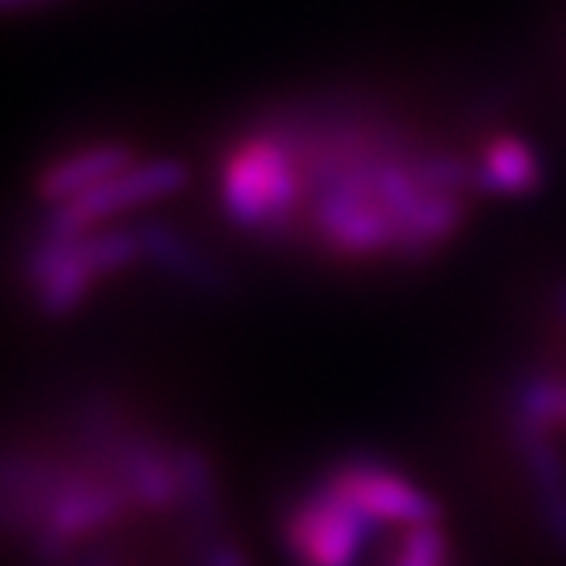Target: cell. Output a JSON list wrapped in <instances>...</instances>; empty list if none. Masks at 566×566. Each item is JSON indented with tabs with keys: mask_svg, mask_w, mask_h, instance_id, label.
Segmentation results:
<instances>
[{
	"mask_svg": "<svg viewBox=\"0 0 566 566\" xmlns=\"http://www.w3.org/2000/svg\"><path fill=\"white\" fill-rule=\"evenodd\" d=\"M536 181V165L515 140H502L492 147L489 160H484V185L502 188V191H518Z\"/></svg>",
	"mask_w": 566,
	"mask_h": 566,
	"instance_id": "cell-1",
	"label": "cell"
}]
</instances>
